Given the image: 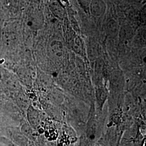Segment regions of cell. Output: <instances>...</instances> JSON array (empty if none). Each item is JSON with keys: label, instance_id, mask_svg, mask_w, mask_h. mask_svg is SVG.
I'll list each match as a JSON object with an SVG mask.
<instances>
[{"label": "cell", "instance_id": "1", "mask_svg": "<svg viewBox=\"0 0 146 146\" xmlns=\"http://www.w3.org/2000/svg\"><path fill=\"white\" fill-rule=\"evenodd\" d=\"M51 54L57 61H61L64 58V49L62 43L58 41H54L50 46Z\"/></svg>", "mask_w": 146, "mask_h": 146}, {"label": "cell", "instance_id": "2", "mask_svg": "<svg viewBox=\"0 0 146 146\" xmlns=\"http://www.w3.org/2000/svg\"><path fill=\"white\" fill-rule=\"evenodd\" d=\"M106 5L102 0H92L90 11L94 15H102L104 13Z\"/></svg>", "mask_w": 146, "mask_h": 146}, {"label": "cell", "instance_id": "3", "mask_svg": "<svg viewBox=\"0 0 146 146\" xmlns=\"http://www.w3.org/2000/svg\"><path fill=\"white\" fill-rule=\"evenodd\" d=\"M72 48L73 50L78 54L84 55V42L80 37L76 36L73 38L72 41Z\"/></svg>", "mask_w": 146, "mask_h": 146}, {"label": "cell", "instance_id": "4", "mask_svg": "<svg viewBox=\"0 0 146 146\" xmlns=\"http://www.w3.org/2000/svg\"><path fill=\"white\" fill-rule=\"evenodd\" d=\"M52 13L58 19H62L63 16V11L62 8L58 5V3L53 2L50 6Z\"/></svg>", "mask_w": 146, "mask_h": 146}, {"label": "cell", "instance_id": "5", "mask_svg": "<svg viewBox=\"0 0 146 146\" xmlns=\"http://www.w3.org/2000/svg\"><path fill=\"white\" fill-rule=\"evenodd\" d=\"M0 78H1V75H0Z\"/></svg>", "mask_w": 146, "mask_h": 146}]
</instances>
